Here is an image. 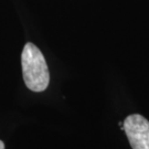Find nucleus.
<instances>
[{
    "mask_svg": "<svg viewBox=\"0 0 149 149\" xmlns=\"http://www.w3.org/2000/svg\"><path fill=\"white\" fill-rule=\"evenodd\" d=\"M22 76L27 87L32 92H43L50 83V72L47 61L37 45L29 42L21 54Z\"/></svg>",
    "mask_w": 149,
    "mask_h": 149,
    "instance_id": "f257e3e1",
    "label": "nucleus"
},
{
    "mask_svg": "<svg viewBox=\"0 0 149 149\" xmlns=\"http://www.w3.org/2000/svg\"><path fill=\"white\" fill-rule=\"evenodd\" d=\"M123 130L126 133L133 149H149V120L140 114H132L125 118Z\"/></svg>",
    "mask_w": 149,
    "mask_h": 149,
    "instance_id": "f03ea898",
    "label": "nucleus"
},
{
    "mask_svg": "<svg viewBox=\"0 0 149 149\" xmlns=\"http://www.w3.org/2000/svg\"><path fill=\"white\" fill-rule=\"evenodd\" d=\"M0 149H5V144L2 140H0Z\"/></svg>",
    "mask_w": 149,
    "mask_h": 149,
    "instance_id": "7ed1b4c3",
    "label": "nucleus"
}]
</instances>
